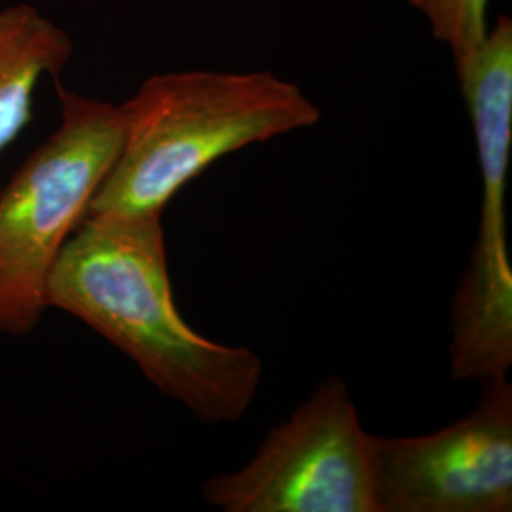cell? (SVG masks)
<instances>
[{"label":"cell","instance_id":"cell-1","mask_svg":"<svg viewBox=\"0 0 512 512\" xmlns=\"http://www.w3.org/2000/svg\"><path fill=\"white\" fill-rule=\"evenodd\" d=\"M48 306L101 334L196 420L236 423L255 401L262 359L198 334L177 310L158 213L82 220L50 274Z\"/></svg>","mask_w":512,"mask_h":512},{"label":"cell","instance_id":"cell-3","mask_svg":"<svg viewBox=\"0 0 512 512\" xmlns=\"http://www.w3.org/2000/svg\"><path fill=\"white\" fill-rule=\"evenodd\" d=\"M55 80L59 128L0 190V334L25 338L48 306V281L67 239L124 143V110Z\"/></svg>","mask_w":512,"mask_h":512},{"label":"cell","instance_id":"cell-2","mask_svg":"<svg viewBox=\"0 0 512 512\" xmlns=\"http://www.w3.org/2000/svg\"><path fill=\"white\" fill-rule=\"evenodd\" d=\"M120 107L124 143L88 215H162L220 158L321 120L296 84L266 71L154 74Z\"/></svg>","mask_w":512,"mask_h":512},{"label":"cell","instance_id":"cell-6","mask_svg":"<svg viewBox=\"0 0 512 512\" xmlns=\"http://www.w3.org/2000/svg\"><path fill=\"white\" fill-rule=\"evenodd\" d=\"M480 384L465 418L420 437H374L378 512L512 511V385Z\"/></svg>","mask_w":512,"mask_h":512},{"label":"cell","instance_id":"cell-5","mask_svg":"<svg viewBox=\"0 0 512 512\" xmlns=\"http://www.w3.org/2000/svg\"><path fill=\"white\" fill-rule=\"evenodd\" d=\"M205 503L224 512H378L374 435L349 387L329 376L234 473L203 482Z\"/></svg>","mask_w":512,"mask_h":512},{"label":"cell","instance_id":"cell-8","mask_svg":"<svg viewBox=\"0 0 512 512\" xmlns=\"http://www.w3.org/2000/svg\"><path fill=\"white\" fill-rule=\"evenodd\" d=\"M490 0H408L427 19L433 37L450 48L454 65L461 67L488 35Z\"/></svg>","mask_w":512,"mask_h":512},{"label":"cell","instance_id":"cell-7","mask_svg":"<svg viewBox=\"0 0 512 512\" xmlns=\"http://www.w3.org/2000/svg\"><path fill=\"white\" fill-rule=\"evenodd\" d=\"M71 55V37L35 6L0 10V154L33 122L40 80L57 78Z\"/></svg>","mask_w":512,"mask_h":512},{"label":"cell","instance_id":"cell-4","mask_svg":"<svg viewBox=\"0 0 512 512\" xmlns=\"http://www.w3.org/2000/svg\"><path fill=\"white\" fill-rule=\"evenodd\" d=\"M475 131L482 179L473 253L452 302L450 368L484 382L512 366V266L507 183L512 148V19L501 16L482 46L456 69Z\"/></svg>","mask_w":512,"mask_h":512}]
</instances>
